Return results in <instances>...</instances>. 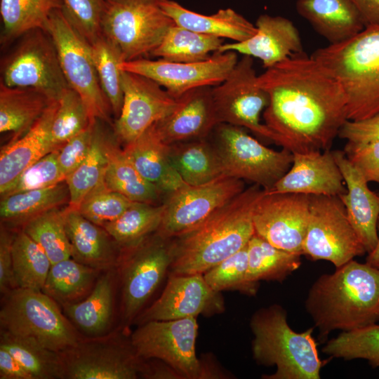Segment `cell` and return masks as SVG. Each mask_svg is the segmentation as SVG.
Returning a JSON list of instances; mask_svg holds the SVG:
<instances>
[{
	"label": "cell",
	"mask_w": 379,
	"mask_h": 379,
	"mask_svg": "<svg viewBox=\"0 0 379 379\" xmlns=\"http://www.w3.org/2000/svg\"><path fill=\"white\" fill-rule=\"evenodd\" d=\"M258 81L267 93L265 124L280 146L305 153L329 150L347 121V100L340 82L305 53L266 69Z\"/></svg>",
	"instance_id": "6da1fadb"
},
{
	"label": "cell",
	"mask_w": 379,
	"mask_h": 379,
	"mask_svg": "<svg viewBox=\"0 0 379 379\" xmlns=\"http://www.w3.org/2000/svg\"><path fill=\"white\" fill-rule=\"evenodd\" d=\"M265 192L253 184L200 224L173 238L169 274H203L246 246L255 234V206Z\"/></svg>",
	"instance_id": "7a4b0ae2"
},
{
	"label": "cell",
	"mask_w": 379,
	"mask_h": 379,
	"mask_svg": "<svg viewBox=\"0 0 379 379\" xmlns=\"http://www.w3.org/2000/svg\"><path fill=\"white\" fill-rule=\"evenodd\" d=\"M335 269L317 279L305 302L323 340L379 321V269L354 260Z\"/></svg>",
	"instance_id": "3957f363"
},
{
	"label": "cell",
	"mask_w": 379,
	"mask_h": 379,
	"mask_svg": "<svg viewBox=\"0 0 379 379\" xmlns=\"http://www.w3.org/2000/svg\"><path fill=\"white\" fill-rule=\"evenodd\" d=\"M253 334L252 354L259 365L275 366L276 372L265 379H319L321 361L312 335L314 328L293 331L285 309L272 304L256 310L250 320Z\"/></svg>",
	"instance_id": "277c9868"
},
{
	"label": "cell",
	"mask_w": 379,
	"mask_h": 379,
	"mask_svg": "<svg viewBox=\"0 0 379 379\" xmlns=\"http://www.w3.org/2000/svg\"><path fill=\"white\" fill-rule=\"evenodd\" d=\"M311 56L343 86L348 120L379 113V25L366 27L345 41L319 48Z\"/></svg>",
	"instance_id": "5b68a950"
},
{
	"label": "cell",
	"mask_w": 379,
	"mask_h": 379,
	"mask_svg": "<svg viewBox=\"0 0 379 379\" xmlns=\"http://www.w3.org/2000/svg\"><path fill=\"white\" fill-rule=\"evenodd\" d=\"M0 325L2 331L60 353L81 340L58 302L42 291L17 287L3 295Z\"/></svg>",
	"instance_id": "8992f818"
},
{
	"label": "cell",
	"mask_w": 379,
	"mask_h": 379,
	"mask_svg": "<svg viewBox=\"0 0 379 379\" xmlns=\"http://www.w3.org/2000/svg\"><path fill=\"white\" fill-rule=\"evenodd\" d=\"M174 25L160 0H105L101 33L128 62L151 55Z\"/></svg>",
	"instance_id": "52a82bcc"
},
{
	"label": "cell",
	"mask_w": 379,
	"mask_h": 379,
	"mask_svg": "<svg viewBox=\"0 0 379 379\" xmlns=\"http://www.w3.org/2000/svg\"><path fill=\"white\" fill-rule=\"evenodd\" d=\"M172 239L157 232L121 248L117 267L120 281L121 320L127 328L165 278L173 261Z\"/></svg>",
	"instance_id": "ba28073f"
},
{
	"label": "cell",
	"mask_w": 379,
	"mask_h": 379,
	"mask_svg": "<svg viewBox=\"0 0 379 379\" xmlns=\"http://www.w3.org/2000/svg\"><path fill=\"white\" fill-rule=\"evenodd\" d=\"M213 132V144L223 175L251 181L268 191L291 166L292 152L286 148L270 149L242 127L221 123Z\"/></svg>",
	"instance_id": "9c48e42d"
},
{
	"label": "cell",
	"mask_w": 379,
	"mask_h": 379,
	"mask_svg": "<svg viewBox=\"0 0 379 379\" xmlns=\"http://www.w3.org/2000/svg\"><path fill=\"white\" fill-rule=\"evenodd\" d=\"M14 42L1 61V82L11 87H32L58 100L69 87L50 34L30 30Z\"/></svg>",
	"instance_id": "30bf717a"
},
{
	"label": "cell",
	"mask_w": 379,
	"mask_h": 379,
	"mask_svg": "<svg viewBox=\"0 0 379 379\" xmlns=\"http://www.w3.org/2000/svg\"><path fill=\"white\" fill-rule=\"evenodd\" d=\"M46 30L55 45L67 82L83 99L91 120L98 119L113 126L112 108L101 88L89 44L62 9L51 13Z\"/></svg>",
	"instance_id": "8fae6325"
},
{
	"label": "cell",
	"mask_w": 379,
	"mask_h": 379,
	"mask_svg": "<svg viewBox=\"0 0 379 379\" xmlns=\"http://www.w3.org/2000/svg\"><path fill=\"white\" fill-rule=\"evenodd\" d=\"M366 251L336 196L310 195V215L302 253L340 267Z\"/></svg>",
	"instance_id": "7c38bea8"
},
{
	"label": "cell",
	"mask_w": 379,
	"mask_h": 379,
	"mask_svg": "<svg viewBox=\"0 0 379 379\" xmlns=\"http://www.w3.org/2000/svg\"><path fill=\"white\" fill-rule=\"evenodd\" d=\"M253 58L243 55L220 84L212 87L213 100L219 124L248 129L258 137L280 146L279 136L260 122L269 97L258 81Z\"/></svg>",
	"instance_id": "4fadbf2b"
},
{
	"label": "cell",
	"mask_w": 379,
	"mask_h": 379,
	"mask_svg": "<svg viewBox=\"0 0 379 379\" xmlns=\"http://www.w3.org/2000/svg\"><path fill=\"white\" fill-rule=\"evenodd\" d=\"M198 328L197 317L149 321L138 325L130 340L142 359L163 361L182 379H201V361L196 353Z\"/></svg>",
	"instance_id": "5bb4252c"
},
{
	"label": "cell",
	"mask_w": 379,
	"mask_h": 379,
	"mask_svg": "<svg viewBox=\"0 0 379 379\" xmlns=\"http://www.w3.org/2000/svg\"><path fill=\"white\" fill-rule=\"evenodd\" d=\"M243 180L221 175L200 185L184 184L164 197L157 232L173 239L194 228L245 190Z\"/></svg>",
	"instance_id": "9a60e30c"
},
{
	"label": "cell",
	"mask_w": 379,
	"mask_h": 379,
	"mask_svg": "<svg viewBox=\"0 0 379 379\" xmlns=\"http://www.w3.org/2000/svg\"><path fill=\"white\" fill-rule=\"evenodd\" d=\"M65 379H136L144 367L130 339H83L73 348L60 352Z\"/></svg>",
	"instance_id": "2e32d148"
},
{
	"label": "cell",
	"mask_w": 379,
	"mask_h": 379,
	"mask_svg": "<svg viewBox=\"0 0 379 379\" xmlns=\"http://www.w3.org/2000/svg\"><path fill=\"white\" fill-rule=\"evenodd\" d=\"M234 51L216 52L207 60L195 62H171L146 58L123 62L122 71L148 77L178 99L185 93L202 86L222 83L238 61Z\"/></svg>",
	"instance_id": "e0dca14e"
},
{
	"label": "cell",
	"mask_w": 379,
	"mask_h": 379,
	"mask_svg": "<svg viewBox=\"0 0 379 379\" xmlns=\"http://www.w3.org/2000/svg\"><path fill=\"white\" fill-rule=\"evenodd\" d=\"M122 108L112 128L124 147L170 114L178 100L154 80L128 71H122Z\"/></svg>",
	"instance_id": "ac0fdd59"
},
{
	"label": "cell",
	"mask_w": 379,
	"mask_h": 379,
	"mask_svg": "<svg viewBox=\"0 0 379 379\" xmlns=\"http://www.w3.org/2000/svg\"><path fill=\"white\" fill-rule=\"evenodd\" d=\"M310 195L265 191L253 211L255 233L279 248L302 255Z\"/></svg>",
	"instance_id": "d6986e66"
},
{
	"label": "cell",
	"mask_w": 379,
	"mask_h": 379,
	"mask_svg": "<svg viewBox=\"0 0 379 379\" xmlns=\"http://www.w3.org/2000/svg\"><path fill=\"white\" fill-rule=\"evenodd\" d=\"M225 310L221 293L213 291L203 274H170L162 293L143 310L134 323L212 316Z\"/></svg>",
	"instance_id": "ffe728a7"
},
{
	"label": "cell",
	"mask_w": 379,
	"mask_h": 379,
	"mask_svg": "<svg viewBox=\"0 0 379 379\" xmlns=\"http://www.w3.org/2000/svg\"><path fill=\"white\" fill-rule=\"evenodd\" d=\"M287 173L269 193H296L339 197L346 193L345 181L333 151L293 152Z\"/></svg>",
	"instance_id": "44dd1931"
},
{
	"label": "cell",
	"mask_w": 379,
	"mask_h": 379,
	"mask_svg": "<svg viewBox=\"0 0 379 379\" xmlns=\"http://www.w3.org/2000/svg\"><path fill=\"white\" fill-rule=\"evenodd\" d=\"M255 25L253 36L241 42L224 43L218 52L234 51L259 59L265 69L304 53L300 33L289 19L262 14Z\"/></svg>",
	"instance_id": "7402d4cb"
},
{
	"label": "cell",
	"mask_w": 379,
	"mask_h": 379,
	"mask_svg": "<svg viewBox=\"0 0 379 379\" xmlns=\"http://www.w3.org/2000/svg\"><path fill=\"white\" fill-rule=\"evenodd\" d=\"M177 100L173 111L155 123L166 143L204 139L219 124L211 86L194 88Z\"/></svg>",
	"instance_id": "603a6c76"
},
{
	"label": "cell",
	"mask_w": 379,
	"mask_h": 379,
	"mask_svg": "<svg viewBox=\"0 0 379 379\" xmlns=\"http://www.w3.org/2000/svg\"><path fill=\"white\" fill-rule=\"evenodd\" d=\"M346 184L347 192L339 196L348 219L367 253L378 241L379 194L370 190L368 182L346 157L343 150L333 151Z\"/></svg>",
	"instance_id": "cb8c5ba5"
},
{
	"label": "cell",
	"mask_w": 379,
	"mask_h": 379,
	"mask_svg": "<svg viewBox=\"0 0 379 379\" xmlns=\"http://www.w3.org/2000/svg\"><path fill=\"white\" fill-rule=\"evenodd\" d=\"M64 221L73 259L100 271L117 267L121 248L103 227L67 206Z\"/></svg>",
	"instance_id": "d4e9b609"
},
{
	"label": "cell",
	"mask_w": 379,
	"mask_h": 379,
	"mask_svg": "<svg viewBox=\"0 0 379 379\" xmlns=\"http://www.w3.org/2000/svg\"><path fill=\"white\" fill-rule=\"evenodd\" d=\"M57 107L58 100H55L27 133L1 149L0 194L26 168L55 150L52 142L51 126Z\"/></svg>",
	"instance_id": "484cf974"
},
{
	"label": "cell",
	"mask_w": 379,
	"mask_h": 379,
	"mask_svg": "<svg viewBox=\"0 0 379 379\" xmlns=\"http://www.w3.org/2000/svg\"><path fill=\"white\" fill-rule=\"evenodd\" d=\"M123 149L138 173L164 197L185 184L171 163L170 145L164 141L155 124Z\"/></svg>",
	"instance_id": "4316f807"
},
{
	"label": "cell",
	"mask_w": 379,
	"mask_h": 379,
	"mask_svg": "<svg viewBox=\"0 0 379 379\" xmlns=\"http://www.w3.org/2000/svg\"><path fill=\"white\" fill-rule=\"evenodd\" d=\"M295 8L329 44L345 41L366 27L352 0H297Z\"/></svg>",
	"instance_id": "83f0119b"
},
{
	"label": "cell",
	"mask_w": 379,
	"mask_h": 379,
	"mask_svg": "<svg viewBox=\"0 0 379 379\" xmlns=\"http://www.w3.org/2000/svg\"><path fill=\"white\" fill-rule=\"evenodd\" d=\"M117 274V268L102 271L85 298L62 305L67 317L86 335L98 337L104 335L111 326Z\"/></svg>",
	"instance_id": "f1b7e54d"
},
{
	"label": "cell",
	"mask_w": 379,
	"mask_h": 379,
	"mask_svg": "<svg viewBox=\"0 0 379 379\" xmlns=\"http://www.w3.org/2000/svg\"><path fill=\"white\" fill-rule=\"evenodd\" d=\"M160 5L175 25L203 34L241 42L256 32L254 24L230 8L207 15L190 11L173 0H160Z\"/></svg>",
	"instance_id": "f546056e"
},
{
	"label": "cell",
	"mask_w": 379,
	"mask_h": 379,
	"mask_svg": "<svg viewBox=\"0 0 379 379\" xmlns=\"http://www.w3.org/2000/svg\"><path fill=\"white\" fill-rule=\"evenodd\" d=\"M55 101L32 87H11L0 82V132L12 133L10 141L27 133Z\"/></svg>",
	"instance_id": "4dcf8cb0"
},
{
	"label": "cell",
	"mask_w": 379,
	"mask_h": 379,
	"mask_svg": "<svg viewBox=\"0 0 379 379\" xmlns=\"http://www.w3.org/2000/svg\"><path fill=\"white\" fill-rule=\"evenodd\" d=\"M108 164L103 180L110 190L133 201L161 204L164 196L158 188L145 180L131 163L118 142L112 128L107 138Z\"/></svg>",
	"instance_id": "1f68e13d"
},
{
	"label": "cell",
	"mask_w": 379,
	"mask_h": 379,
	"mask_svg": "<svg viewBox=\"0 0 379 379\" xmlns=\"http://www.w3.org/2000/svg\"><path fill=\"white\" fill-rule=\"evenodd\" d=\"M70 195L66 180L46 188L13 194L0 201L1 224L20 227L30 219L54 208L68 206Z\"/></svg>",
	"instance_id": "d6a6232c"
},
{
	"label": "cell",
	"mask_w": 379,
	"mask_h": 379,
	"mask_svg": "<svg viewBox=\"0 0 379 379\" xmlns=\"http://www.w3.org/2000/svg\"><path fill=\"white\" fill-rule=\"evenodd\" d=\"M112 126L96 119L93 124L90 152L81 164L65 180L69 190L68 208L78 210L86 196L100 182L108 164L107 138Z\"/></svg>",
	"instance_id": "836d02e7"
},
{
	"label": "cell",
	"mask_w": 379,
	"mask_h": 379,
	"mask_svg": "<svg viewBox=\"0 0 379 379\" xmlns=\"http://www.w3.org/2000/svg\"><path fill=\"white\" fill-rule=\"evenodd\" d=\"M205 139L170 145L171 163L187 184H204L223 175L213 144Z\"/></svg>",
	"instance_id": "e575fe53"
},
{
	"label": "cell",
	"mask_w": 379,
	"mask_h": 379,
	"mask_svg": "<svg viewBox=\"0 0 379 379\" xmlns=\"http://www.w3.org/2000/svg\"><path fill=\"white\" fill-rule=\"evenodd\" d=\"M62 8V0H0L1 45H10L30 30H46L51 13Z\"/></svg>",
	"instance_id": "d590c367"
},
{
	"label": "cell",
	"mask_w": 379,
	"mask_h": 379,
	"mask_svg": "<svg viewBox=\"0 0 379 379\" xmlns=\"http://www.w3.org/2000/svg\"><path fill=\"white\" fill-rule=\"evenodd\" d=\"M102 272L65 259L51 265L42 291L61 305L77 302L90 293Z\"/></svg>",
	"instance_id": "8d00e7d4"
},
{
	"label": "cell",
	"mask_w": 379,
	"mask_h": 379,
	"mask_svg": "<svg viewBox=\"0 0 379 379\" xmlns=\"http://www.w3.org/2000/svg\"><path fill=\"white\" fill-rule=\"evenodd\" d=\"M247 279L281 282L301 265V254L275 247L255 233L247 244Z\"/></svg>",
	"instance_id": "74e56055"
},
{
	"label": "cell",
	"mask_w": 379,
	"mask_h": 379,
	"mask_svg": "<svg viewBox=\"0 0 379 379\" xmlns=\"http://www.w3.org/2000/svg\"><path fill=\"white\" fill-rule=\"evenodd\" d=\"M223 39L173 25L151 55L171 62H195L211 58Z\"/></svg>",
	"instance_id": "f35d334b"
},
{
	"label": "cell",
	"mask_w": 379,
	"mask_h": 379,
	"mask_svg": "<svg viewBox=\"0 0 379 379\" xmlns=\"http://www.w3.org/2000/svg\"><path fill=\"white\" fill-rule=\"evenodd\" d=\"M0 347L11 354L34 379H65L60 352L1 330Z\"/></svg>",
	"instance_id": "ab89813d"
},
{
	"label": "cell",
	"mask_w": 379,
	"mask_h": 379,
	"mask_svg": "<svg viewBox=\"0 0 379 379\" xmlns=\"http://www.w3.org/2000/svg\"><path fill=\"white\" fill-rule=\"evenodd\" d=\"M164 210L163 202L154 204L134 201L117 219L103 227L121 248H126L157 231Z\"/></svg>",
	"instance_id": "60d3db41"
},
{
	"label": "cell",
	"mask_w": 379,
	"mask_h": 379,
	"mask_svg": "<svg viewBox=\"0 0 379 379\" xmlns=\"http://www.w3.org/2000/svg\"><path fill=\"white\" fill-rule=\"evenodd\" d=\"M12 258L17 287L42 291L52 263L43 248L20 229L14 234Z\"/></svg>",
	"instance_id": "b9f144b4"
},
{
	"label": "cell",
	"mask_w": 379,
	"mask_h": 379,
	"mask_svg": "<svg viewBox=\"0 0 379 379\" xmlns=\"http://www.w3.org/2000/svg\"><path fill=\"white\" fill-rule=\"evenodd\" d=\"M89 46L101 88L117 119L120 115L124 100L122 70L120 67L124 60L121 53L102 34Z\"/></svg>",
	"instance_id": "7bdbcfd3"
},
{
	"label": "cell",
	"mask_w": 379,
	"mask_h": 379,
	"mask_svg": "<svg viewBox=\"0 0 379 379\" xmlns=\"http://www.w3.org/2000/svg\"><path fill=\"white\" fill-rule=\"evenodd\" d=\"M64 208L46 211L27 221L19 228L43 248L52 265L72 258L64 221Z\"/></svg>",
	"instance_id": "ee69618b"
},
{
	"label": "cell",
	"mask_w": 379,
	"mask_h": 379,
	"mask_svg": "<svg viewBox=\"0 0 379 379\" xmlns=\"http://www.w3.org/2000/svg\"><path fill=\"white\" fill-rule=\"evenodd\" d=\"M322 352L345 360L366 359L373 367H379V324L343 331L328 340Z\"/></svg>",
	"instance_id": "f6af8a7d"
},
{
	"label": "cell",
	"mask_w": 379,
	"mask_h": 379,
	"mask_svg": "<svg viewBox=\"0 0 379 379\" xmlns=\"http://www.w3.org/2000/svg\"><path fill=\"white\" fill-rule=\"evenodd\" d=\"M93 122L80 95L71 87L66 88L58 100L51 126L55 149H60L66 141L87 128Z\"/></svg>",
	"instance_id": "bcb514c9"
},
{
	"label": "cell",
	"mask_w": 379,
	"mask_h": 379,
	"mask_svg": "<svg viewBox=\"0 0 379 379\" xmlns=\"http://www.w3.org/2000/svg\"><path fill=\"white\" fill-rule=\"evenodd\" d=\"M247 246L203 274L208 285L215 291H237L253 296L259 285L247 279Z\"/></svg>",
	"instance_id": "7dc6e473"
},
{
	"label": "cell",
	"mask_w": 379,
	"mask_h": 379,
	"mask_svg": "<svg viewBox=\"0 0 379 379\" xmlns=\"http://www.w3.org/2000/svg\"><path fill=\"white\" fill-rule=\"evenodd\" d=\"M133 202L108 188L102 178L86 196L77 211L87 220L104 227L117 219Z\"/></svg>",
	"instance_id": "c3c4849f"
},
{
	"label": "cell",
	"mask_w": 379,
	"mask_h": 379,
	"mask_svg": "<svg viewBox=\"0 0 379 379\" xmlns=\"http://www.w3.org/2000/svg\"><path fill=\"white\" fill-rule=\"evenodd\" d=\"M59 149L46 154L26 168L2 193L1 198L29 190L46 188L57 185L66 178L58 161Z\"/></svg>",
	"instance_id": "681fc988"
},
{
	"label": "cell",
	"mask_w": 379,
	"mask_h": 379,
	"mask_svg": "<svg viewBox=\"0 0 379 379\" xmlns=\"http://www.w3.org/2000/svg\"><path fill=\"white\" fill-rule=\"evenodd\" d=\"M65 17L91 44L101 33V19L105 0H62Z\"/></svg>",
	"instance_id": "f907efd6"
},
{
	"label": "cell",
	"mask_w": 379,
	"mask_h": 379,
	"mask_svg": "<svg viewBox=\"0 0 379 379\" xmlns=\"http://www.w3.org/2000/svg\"><path fill=\"white\" fill-rule=\"evenodd\" d=\"M343 151L347 159L368 182L379 184V141L367 143L347 142Z\"/></svg>",
	"instance_id": "816d5d0a"
},
{
	"label": "cell",
	"mask_w": 379,
	"mask_h": 379,
	"mask_svg": "<svg viewBox=\"0 0 379 379\" xmlns=\"http://www.w3.org/2000/svg\"><path fill=\"white\" fill-rule=\"evenodd\" d=\"M93 122L60 148L58 161L65 178L73 173L88 156L92 145Z\"/></svg>",
	"instance_id": "f5cc1de1"
},
{
	"label": "cell",
	"mask_w": 379,
	"mask_h": 379,
	"mask_svg": "<svg viewBox=\"0 0 379 379\" xmlns=\"http://www.w3.org/2000/svg\"><path fill=\"white\" fill-rule=\"evenodd\" d=\"M338 136L352 143L379 141V113L364 119L346 121Z\"/></svg>",
	"instance_id": "db71d44e"
},
{
	"label": "cell",
	"mask_w": 379,
	"mask_h": 379,
	"mask_svg": "<svg viewBox=\"0 0 379 379\" xmlns=\"http://www.w3.org/2000/svg\"><path fill=\"white\" fill-rule=\"evenodd\" d=\"M15 233L1 224L0 230V291L4 295L17 288L13 268L12 244Z\"/></svg>",
	"instance_id": "11a10c76"
},
{
	"label": "cell",
	"mask_w": 379,
	"mask_h": 379,
	"mask_svg": "<svg viewBox=\"0 0 379 379\" xmlns=\"http://www.w3.org/2000/svg\"><path fill=\"white\" fill-rule=\"evenodd\" d=\"M1 379H34L33 376L8 351L0 347Z\"/></svg>",
	"instance_id": "9f6ffc18"
},
{
	"label": "cell",
	"mask_w": 379,
	"mask_h": 379,
	"mask_svg": "<svg viewBox=\"0 0 379 379\" xmlns=\"http://www.w3.org/2000/svg\"><path fill=\"white\" fill-rule=\"evenodd\" d=\"M141 378L149 379H182L171 366L156 359L145 360Z\"/></svg>",
	"instance_id": "6f0895ef"
},
{
	"label": "cell",
	"mask_w": 379,
	"mask_h": 379,
	"mask_svg": "<svg viewBox=\"0 0 379 379\" xmlns=\"http://www.w3.org/2000/svg\"><path fill=\"white\" fill-rule=\"evenodd\" d=\"M366 27L379 25V0H352Z\"/></svg>",
	"instance_id": "680465c9"
},
{
	"label": "cell",
	"mask_w": 379,
	"mask_h": 379,
	"mask_svg": "<svg viewBox=\"0 0 379 379\" xmlns=\"http://www.w3.org/2000/svg\"><path fill=\"white\" fill-rule=\"evenodd\" d=\"M201 361V379L230 378V374L223 371L217 361L212 355L206 354L200 359Z\"/></svg>",
	"instance_id": "91938a15"
},
{
	"label": "cell",
	"mask_w": 379,
	"mask_h": 379,
	"mask_svg": "<svg viewBox=\"0 0 379 379\" xmlns=\"http://www.w3.org/2000/svg\"><path fill=\"white\" fill-rule=\"evenodd\" d=\"M366 262L379 269V220L378 224V241L374 249L368 253Z\"/></svg>",
	"instance_id": "94428289"
},
{
	"label": "cell",
	"mask_w": 379,
	"mask_h": 379,
	"mask_svg": "<svg viewBox=\"0 0 379 379\" xmlns=\"http://www.w3.org/2000/svg\"><path fill=\"white\" fill-rule=\"evenodd\" d=\"M379 194V192H377Z\"/></svg>",
	"instance_id": "6125c7cd"
}]
</instances>
